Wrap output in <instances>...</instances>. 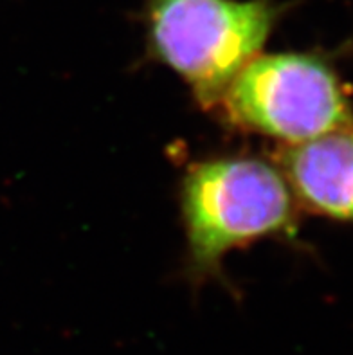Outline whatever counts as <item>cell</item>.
<instances>
[{
	"label": "cell",
	"mask_w": 353,
	"mask_h": 355,
	"mask_svg": "<svg viewBox=\"0 0 353 355\" xmlns=\"http://www.w3.org/2000/svg\"><path fill=\"white\" fill-rule=\"evenodd\" d=\"M274 162L300 211L353 222V128L282 144Z\"/></svg>",
	"instance_id": "277c9868"
},
{
	"label": "cell",
	"mask_w": 353,
	"mask_h": 355,
	"mask_svg": "<svg viewBox=\"0 0 353 355\" xmlns=\"http://www.w3.org/2000/svg\"><path fill=\"white\" fill-rule=\"evenodd\" d=\"M231 128L298 144L353 128L348 87L318 53H268L250 60L215 110Z\"/></svg>",
	"instance_id": "3957f363"
},
{
	"label": "cell",
	"mask_w": 353,
	"mask_h": 355,
	"mask_svg": "<svg viewBox=\"0 0 353 355\" xmlns=\"http://www.w3.org/2000/svg\"><path fill=\"white\" fill-rule=\"evenodd\" d=\"M186 239L184 272L193 287L224 282L229 252L259 240H294L300 207L276 162L218 155L189 164L179 186Z\"/></svg>",
	"instance_id": "6da1fadb"
},
{
	"label": "cell",
	"mask_w": 353,
	"mask_h": 355,
	"mask_svg": "<svg viewBox=\"0 0 353 355\" xmlns=\"http://www.w3.org/2000/svg\"><path fill=\"white\" fill-rule=\"evenodd\" d=\"M282 13L274 0H144L146 53L186 83L202 110L215 112Z\"/></svg>",
	"instance_id": "7a4b0ae2"
}]
</instances>
